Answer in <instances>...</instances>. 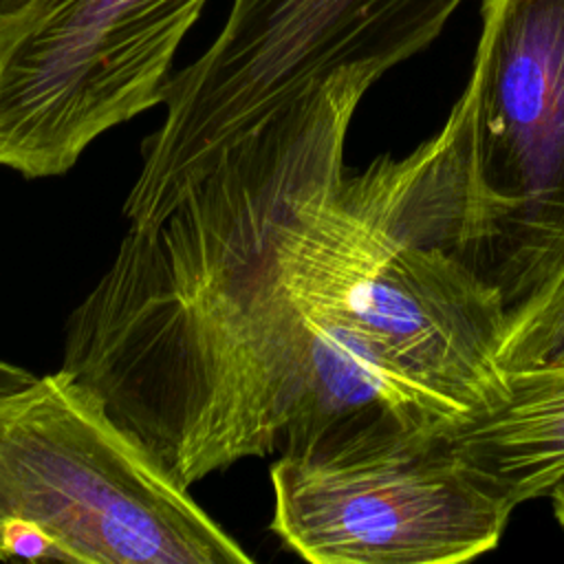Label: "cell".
Here are the masks:
<instances>
[{"label":"cell","mask_w":564,"mask_h":564,"mask_svg":"<svg viewBox=\"0 0 564 564\" xmlns=\"http://www.w3.org/2000/svg\"><path fill=\"white\" fill-rule=\"evenodd\" d=\"M551 498V505H553V513H555V520L560 524V529L564 531V482L549 496Z\"/></svg>","instance_id":"cell-11"},{"label":"cell","mask_w":564,"mask_h":564,"mask_svg":"<svg viewBox=\"0 0 564 564\" xmlns=\"http://www.w3.org/2000/svg\"><path fill=\"white\" fill-rule=\"evenodd\" d=\"M0 560L253 562L189 487L64 368L0 397Z\"/></svg>","instance_id":"cell-3"},{"label":"cell","mask_w":564,"mask_h":564,"mask_svg":"<svg viewBox=\"0 0 564 564\" xmlns=\"http://www.w3.org/2000/svg\"><path fill=\"white\" fill-rule=\"evenodd\" d=\"M460 2L231 0L209 48L172 73L123 216L156 223L234 143L319 90L370 88L430 46Z\"/></svg>","instance_id":"cell-4"},{"label":"cell","mask_w":564,"mask_h":564,"mask_svg":"<svg viewBox=\"0 0 564 564\" xmlns=\"http://www.w3.org/2000/svg\"><path fill=\"white\" fill-rule=\"evenodd\" d=\"M207 0H37L0 33V167L66 174L110 128L163 104Z\"/></svg>","instance_id":"cell-6"},{"label":"cell","mask_w":564,"mask_h":564,"mask_svg":"<svg viewBox=\"0 0 564 564\" xmlns=\"http://www.w3.org/2000/svg\"><path fill=\"white\" fill-rule=\"evenodd\" d=\"M37 0H0V33L13 26Z\"/></svg>","instance_id":"cell-10"},{"label":"cell","mask_w":564,"mask_h":564,"mask_svg":"<svg viewBox=\"0 0 564 564\" xmlns=\"http://www.w3.org/2000/svg\"><path fill=\"white\" fill-rule=\"evenodd\" d=\"M366 90L339 84L234 143L163 218L130 225L64 326L62 366L187 487L348 421L456 410L333 306L308 196Z\"/></svg>","instance_id":"cell-1"},{"label":"cell","mask_w":564,"mask_h":564,"mask_svg":"<svg viewBox=\"0 0 564 564\" xmlns=\"http://www.w3.org/2000/svg\"><path fill=\"white\" fill-rule=\"evenodd\" d=\"M35 379H37V375H33L31 370L0 359V397L11 394V392L33 383Z\"/></svg>","instance_id":"cell-9"},{"label":"cell","mask_w":564,"mask_h":564,"mask_svg":"<svg viewBox=\"0 0 564 564\" xmlns=\"http://www.w3.org/2000/svg\"><path fill=\"white\" fill-rule=\"evenodd\" d=\"M445 425L348 421L286 445L269 529L313 564H458L496 549L516 509Z\"/></svg>","instance_id":"cell-5"},{"label":"cell","mask_w":564,"mask_h":564,"mask_svg":"<svg viewBox=\"0 0 564 564\" xmlns=\"http://www.w3.org/2000/svg\"><path fill=\"white\" fill-rule=\"evenodd\" d=\"M463 463L513 509L564 482V364L505 370L491 405L445 425Z\"/></svg>","instance_id":"cell-7"},{"label":"cell","mask_w":564,"mask_h":564,"mask_svg":"<svg viewBox=\"0 0 564 564\" xmlns=\"http://www.w3.org/2000/svg\"><path fill=\"white\" fill-rule=\"evenodd\" d=\"M480 18L443 128L357 176L390 227L463 264L511 317L564 264V0H480Z\"/></svg>","instance_id":"cell-2"},{"label":"cell","mask_w":564,"mask_h":564,"mask_svg":"<svg viewBox=\"0 0 564 564\" xmlns=\"http://www.w3.org/2000/svg\"><path fill=\"white\" fill-rule=\"evenodd\" d=\"M498 364L502 370L564 364V264L542 293L509 317Z\"/></svg>","instance_id":"cell-8"}]
</instances>
